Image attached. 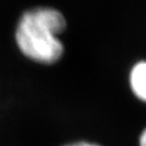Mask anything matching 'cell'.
<instances>
[{
  "label": "cell",
  "instance_id": "cell-2",
  "mask_svg": "<svg viewBox=\"0 0 146 146\" xmlns=\"http://www.w3.org/2000/svg\"><path fill=\"white\" fill-rule=\"evenodd\" d=\"M128 85L135 98L146 104V61L140 60L131 66L128 73Z\"/></svg>",
  "mask_w": 146,
  "mask_h": 146
},
{
  "label": "cell",
  "instance_id": "cell-1",
  "mask_svg": "<svg viewBox=\"0 0 146 146\" xmlns=\"http://www.w3.org/2000/svg\"><path fill=\"white\" fill-rule=\"evenodd\" d=\"M67 29V21L59 9L34 6L17 18L13 31L16 49L30 62L52 66L63 58L65 47L60 36Z\"/></svg>",
  "mask_w": 146,
  "mask_h": 146
},
{
  "label": "cell",
  "instance_id": "cell-3",
  "mask_svg": "<svg viewBox=\"0 0 146 146\" xmlns=\"http://www.w3.org/2000/svg\"><path fill=\"white\" fill-rule=\"evenodd\" d=\"M61 146H104L98 142L88 141V140H76V141L68 142L66 144H63Z\"/></svg>",
  "mask_w": 146,
  "mask_h": 146
},
{
  "label": "cell",
  "instance_id": "cell-4",
  "mask_svg": "<svg viewBox=\"0 0 146 146\" xmlns=\"http://www.w3.org/2000/svg\"><path fill=\"white\" fill-rule=\"evenodd\" d=\"M138 146H146V127L141 131L138 137Z\"/></svg>",
  "mask_w": 146,
  "mask_h": 146
}]
</instances>
